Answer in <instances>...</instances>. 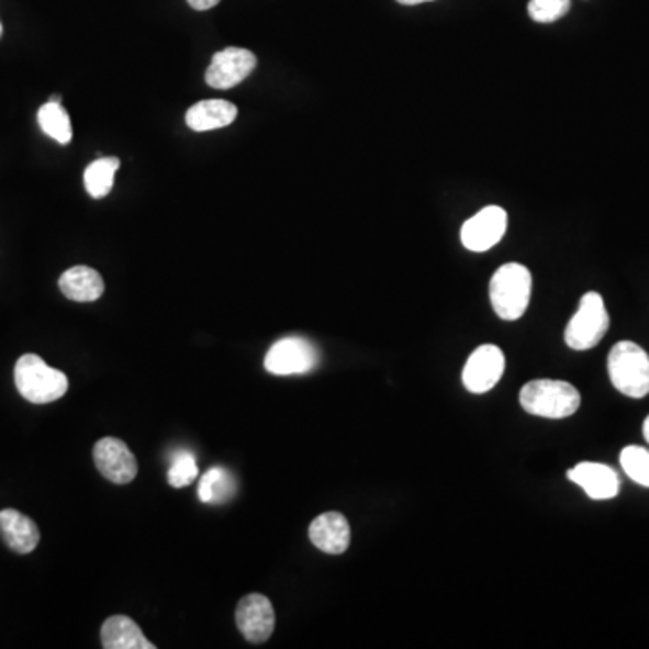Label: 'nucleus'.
Returning <instances> with one entry per match:
<instances>
[{
    "label": "nucleus",
    "instance_id": "3",
    "mask_svg": "<svg viewBox=\"0 0 649 649\" xmlns=\"http://www.w3.org/2000/svg\"><path fill=\"white\" fill-rule=\"evenodd\" d=\"M15 384L25 401L47 404L66 395L69 379L36 354H24L15 365Z\"/></svg>",
    "mask_w": 649,
    "mask_h": 649
},
{
    "label": "nucleus",
    "instance_id": "19",
    "mask_svg": "<svg viewBox=\"0 0 649 649\" xmlns=\"http://www.w3.org/2000/svg\"><path fill=\"white\" fill-rule=\"evenodd\" d=\"M120 170V159L118 157H101L91 163L83 174V184L92 199H103L111 193L114 187V177Z\"/></svg>",
    "mask_w": 649,
    "mask_h": 649
},
{
    "label": "nucleus",
    "instance_id": "21",
    "mask_svg": "<svg viewBox=\"0 0 649 649\" xmlns=\"http://www.w3.org/2000/svg\"><path fill=\"white\" fill-rule=\"evenodd\" d=\"M620 468L635 483L649 488V449L628 446L620 451Z\"/></svg>",
    "mask_w": 649,
    "mask_h": 649
},
{
    "label": "nucleus",
    "instance_id": "13",
    "mask_svg": "<svg viewBox=\"0 0 649 649\" xmlns=\"http://www.w3.org/2000/svg\"><path fill=\"white\" fill-rule=\"evenodd\" d=\"M309 538L322 552L339 556L350 547V524L336 511L320 514L309 527Z\"/></svg>",
    "mask_w": 649,
    "mask_h": 649
},
{
    "label": "nucleus",
    "instance_id": "23",
    "mask_svg": "<svg viewBox=\"0 0 649 649\" xmlns=\"http://www.w3.org/2000/svg\"><path fill=\"white\" fill-rule=\"evenodd\" d=\"M570 11V0H530L529 15L534 22L550 24L563 19Z\"/></svg>",
    "mask_w": 649,
    "mask_h": 649
},
{
    "label": "nucleus",
    "instance_id": "25",
    "mask_svg": "<svg viewBox=\"0 0 649 649\" xmlns=\"http://www.w3.org/2000/svg\"><path fill=\"white\" fill-rule=\"evenodd\" d=\"M398 2L403 5H417L424 4V2H433V0H398Z\"/></svg>",
    "mask_w": 649,
    "mask_h": 649
},
{
    "label": "nucleus",
    "instance_id": "10",
    "mask_svg": "<svg viewBox=\"0 0 649 649\" xmlns=\"http://www.w3.org/2000/svg\"><path fill=\"white\" fill-rule=\"evenodd\" d=\"M94 463L109 482L131 483L137 477V460L128 446L116 437H105L94 446Z\"/></svg>",
    "mask_w": 649,
    "mask_h": 649
},
{
    "label": "nucleus",
    "instance_id": "20",
    "mask_svg": "<svg viewBox=\"0 0 649 649\" xmlns=\"http://www.w3.org/2000/svg\"><path fill=\"white\" fill-rule=\"evenodd\" d=\"M38 125L56 143H60V145L71 143V118L67 114L66 109L61 107V103L47 101L46 105H42L41 111H38Z\"/></svg>",
    "mask_w": 649,
    "mask_h": 649
},
{
    "label": "nucleus",
    "instance_id": "18",
    "mask_svg": "<svg viewBox=\"0 0 649 649\" xmlns=\"http://www.w3.org/2000/svg\"><path fill=\"white\" fill-rule=\"evenodd\" d=\"M237 493V480L227 469L212 468L199 482V499L204 504L222 505Z\"/></svg>",
    "mask_w": 649,
    "mask_h": 649
},
{
    "label": "nucleus",
    "instance_id": "7",
    "mask_svg": "<svg viewBox=\"0 0 649 649\" xmlns=\"http://www.w3.org/2000/svg\"><path fill=\"white\" fill-rule=\"evenodd\" d=\"M507 226L508 216L504 208L485 206L463 222L460 240L469 251L485 253L500 244L507 233Z\"/></svg>",
    "mask_w": 649,
    "mask_h": 649
},
{
    "label": "nucleus",
    "instance_id": "17",
    "mask_svg": "<svg viewBox=\"0 0 649 649\" xmlns=\"http://www.w3.org/2000/svg\"><path fill=\"white\" fill-rule=\"evenodd\" d=\"M237 107L226 100H204L190 107L187 112V125L193 132L216 131L232 125L237 120Z\"/></svg>",
    "mask_w": 649,
    "mask_h": 649
},
{
    "label": "nucleus",
    "instance_id": "27",
    "mask_svg": "<svg viewBox=\"0 0 649 649\" xmlns=\"http://www.w3.org/2000/svg\"><path fill=\"white\" fill-rule=\"evenodd\" d=\"M49 101H53V103H61V97H58V94H53V97L49 98Z\"/></svg>",
    "mask_w": 649,
    "mask_h": 649
},
{
    "label": "nucleus",
    "instance_id": "15",
    "mask_svg": "<svg viewBox=\"0 0 649 649\" xmlns=\"http://www.w3.org/2000/svg\"><path fill=\"white\" fill-rule=\"evenodd\" d=\"M60 291L72 302H97L105 291V283L100 272L92 267L76 266L67 269L60 277Z\"/></svg>",
    "mask_w": 649,
    "mask_h": 649
},
{
    "label": "nucleus",
    "instance_id": "16",
    "mask_svg": "<svg viewBox=\"0 0 649 649\" xmlns=\"http://www.w3.org/2000/svg\"><path fill=\"white\" fill-rule=\"evenodd\" d=\"M101 645L105 649H156L142 628L126 615H114L103 623Z\"/></svg>",
    "mask_w": 649,
    "mask_h": 649
},
{
    "label": "nucleus",
    "instance_id": "2",
    "mask_svg": "<svg viewBox=\"0 0 649 649\" xmlns=\"http://www.w3.org/2000/svg\"><path fill=\"white\" fill-rule=\"evenodd\" d=\"M519 404L536 417L567 418L581 406V393L567 381L534 379L522 388Z\"/></svg>",
    "mask_w": 649,
    "mask_h": 649
},
{
    "label": "nucleus",
    "instance_id": "28",
    "mask_svg": "<svg viewBox=\"0 0 649 649\" xmlns=\"http://www.w3.org/2000/svg\"><path fill=\"white\" fill-rule=\"evenodd\" d=\"M0 36H2V24H0Z\"/></svg>",
    "mask_w": 649,
    "mask_h": 649
},
{
    "label": "nucleus",
    "instance_id": "26",
    "mask_svg": "<svg viewBox=\"0 0 649 649\" xmlns=\"http://www.w3.org/2000/svg\"><path fill=\"white\" fill-rule=\"evenodd\" d=\"M642 433H645L646 443L649 444V415L646 417L645 426H642Z\"/></svg>",
    "mask_w": 649,
    "mask_h": 649
},
{
    "label": "nucleus",
    "instance_id": "6",
    "mask_svg": "<svg viewBox=\"0 0 649 649\" xmlns=\"http://www.w3.org/2000/svg\"><path fill=\"white\" fill-rule=\"evenodd\" d=\"M320 362V353L305 337H283L275 343L264 359V367L272 376H300L313 372Z\"/></svg>",
    "mask_w": 649,
    "mask_h": 649
},
{
    "label": "nucleus",
    "instance_id": "24",
    "mask_svg": "<svg viewBox=\"0 0 649 649\" xmlns=\"http://www.w3.org/2000/svg\"><path fill=\"white\" fill-rule=\"evenodd\" d=\"M219 2L221 0H188V4L192 5L193 10L197 11L212 10Z\"/></svg>",
    "mask_w": 649,
    "mask_h": 649
},
{
    "label": "nucleus",
    "instance_id": "14",
    "mask_svg": "<svg viewBox=\"0 0 649 649\" xmlns=\"http://www.w3.org/2000/svg\"><path fill=\"white\" fill-rule=\"evenodd\" d=\"M0 536L4 544L16 553H30L41 541V530L35 522L15 508L0 511Z\"/></svg>",
    "mask_w": 649,
    "mask_h": 649
},
{
    "label": "nucleus",
    "instance_id": "5",
    "mask_svg": "<svg viewBox=\"0 0 649 649\" xmlns=\"http://www.w3.org/2000/svg\"><path fill=\"white\" fill-rule=\"evenodd\" d=\"M609 328V316L600 292L590 291L581 298L579 309L564 331V342L572 350L597 347Z\"/></svg>",
    "mask_w": 649,
    "mask_h": 649
},
{
    "label": "nucleus",
    "instance_id": "1",
    "mask_svg": "<svg viewBox=\"0 0 649 649\" xmlns=\"http://www.w3.org/2000/svg\"><path fill=\"white\" fill-rule=\"evenodd\" d=\"M533 292V275L522 264L511 262L499 267L489 282V298L496 316L505 322H516L529 307Z\"/></svg>",
    "mask_w": 649,
    "mask_h": 649
},
{
    "label": "nucleus",
    "instance_id": "11",
    "mask_svg": "<svg viewBox=\"0 0 649 649\" xmlns=\"http://www.w3.org/2000/svg\"><path fill=\"white\" fill-rule=\"evenodd\" d=\"M237 626L244 639L253 645L266 642L275 631L277 617L271 601L262 594H249L242 597L237 606Z\"/></svg>",
    "mask_w": 649,
    "mask_h": 649
},
{
    "label": "nucleus",
    "instance_id": "8",
    "mask_svg": "<svg viewBox=\"0 0 649 649\" xmlns=\"http://www.w3.org/2000/svg\"><path fill=\"white\" fill-rule=\"evenodd\" d=\"M257 64V56L251 51L226 47L213 56L206 71V83L219 91L233 89L255 71Z\"/></svg>",
    "mask_w": 649,
    "mask_h": 649
},
{
    "label": "nucleus",
    "instance_id": "9",
    "mask_svg": "<svg viewBox=\"0 0 649 649\" xmlns=\"http://www.w3.org/2000/svg\"><path fill=\"white\" fill-rule=\"evenodd\" d=\"M505 372V356L496 345H482L469 356L462 383L471 393H488L500 383Z\"/></svg>",
    "mask_w": 649,
    "mask_h": 649
},
{
    "label": "nucleus",
    "instance_id": "12",
    "mask_svg": "<svg viewBox=\"0 0 649 649\" xmlns=\"http://www.w3.org/2000/svg\"><path fill=\"white\" fill-rule=\"evenodd\" d=\"M567 477L578 483L592 500H612L620 491L619 474L606 463L581 462L569 469Z\"/></svg>",
    "mask_w": 649,
    "mask_h": 649
},
{
    "label": "nucleus",
    "instance_id": "22",
    "mask_svg": "<svg viewBox=\"0 0 649 649\" xmlns=\"http://www.w3.org/2000/svg\"><path fill=\"white\" fill-rule=\"evenodd\" d=\"M199 477V466L195 457L190 451H177L171 458L170 469H168V482L171 488H187Z\"/></svg>",
    "mask_w": 649,
    "mask_h": 649
},
{
    "label": "nucleus",
    "instance_id": "4",
    "mask_svg": "<svg viewBox=\"0 0 649 649\" xmlns=\"http://www.w3.org/2000/svg\"><path fill=\"white\" fill-rule=\"evenodd\" d=\"M608 376L615 390L626 398L642 399L649 393V356L634 342H619L608 354Z\"/></svg>",
    "mask_w": 649,
    "mask_h": 649
}]
</instances>
